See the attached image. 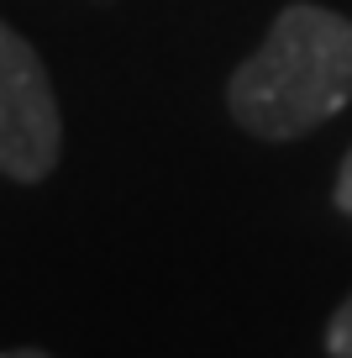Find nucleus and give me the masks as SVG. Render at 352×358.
Instances as JSON below:
<instances>
[{
	"label": "nucleus",
	"instance_id": "3",
	"mask_svg": "<svg viewBox=\"0 0 352 358\" xmlns=\"http://www.w3.org/2000/svg\"><path fill=\"white\" fill-rule=\"evenodd\" d=\"M326 353L331 358H352V295L337 306V316H331V327H326Z\"/></svg>",
	"mask_w": 352,
	"mask_h": 358
},
{
	"label": "nucleus",
	"instance_id": "1",
	"mask_svg": "<svg viewBox=\"0 0 352 358\" xmlns=\"http://www.w3.org/2000/svg\"><path fill=\"white\" fill-rule=\"evenodd\" d=\"M352 101V22L326 6H284L226 85V111L263 143L316 132Z\"/></svg>",
	"mask_w": 352,
	"mask_h": 358
},
{
	"label": "nucleus",
	"instance_id": "2",
	"mask_svg": "<svg viewBox=\"0 0 352 358\" xmlns=\"http://www.w3.org/2000/svg\"><path fill=\"white\" fill-rule=\"evenodd\" d=\"M64 127L43 58L22 32L0 22V174L16 185H37L53 174Z\"/></svg>",
	"mask_w": 352,
	"mask_h": 358
},
{
	"label": "nucleus",
	"instance_id": "4",
	"mask_svg": "<svg viewBox=\"0 0 352 358\" xmlns=\"http://www.w3.org/2000/svg\"><path fill=\"white\" fill-rule=\"evenodd\" d=\"M337 211L352 216V153L342 158V174H337Z\"/></svg>",
	"mask_w": 352,
	"mask_h": 358
}]
</instances>
